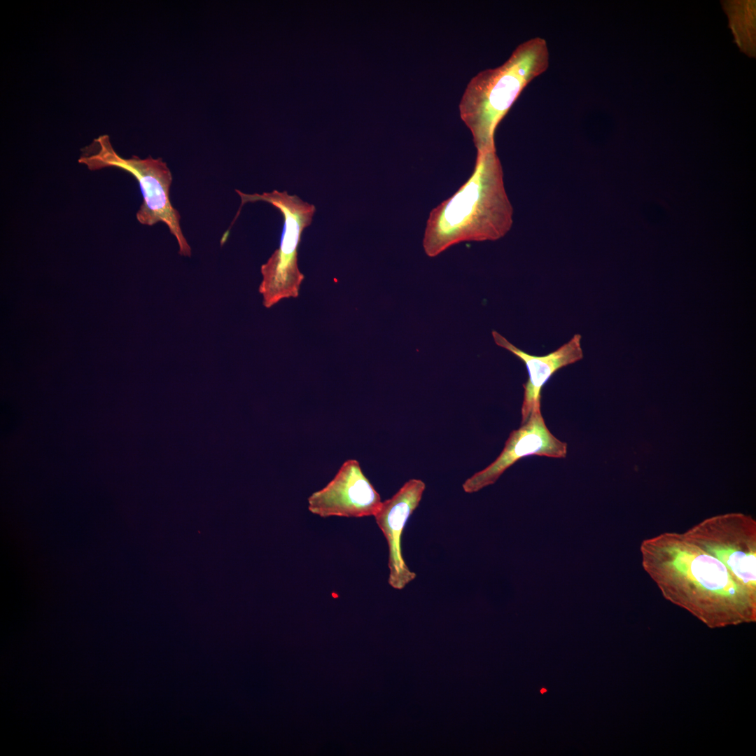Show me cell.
Masks as SVG:
<instances>
[{
    "label": "cell",
    "instance_id": "6da1fadb",
    "mask_svg": "<svg viewBox=\"0 0 756 756\" xmlns=\"http://www.w3.org/2000/svg\"><path fill=\"white\" fill-rule=\"evenodd\" d=\"M642 566L662 596L710 628L756 621V591L684 533L645 539Z\"/></svg>",
    "mask_w": 756,
    "mask_h": 756
},
{
    "label": "cell",
    "instance_id": "7a4b0ae2",
    "mask_svg": "<svg viewBox=\"0 0 756 756\" xmlns=\"http://www.w3.org/2000/svg\"><path fill=\"white\" fill-rule=\"evenodd\" d=\"M512 224L513 208L496 150L477 152L468 180L430 212L423 248L433 258L461 242L496 241L507 234Z\"/></svg>",
    "mask_w": 756,
    "mask_h": 756
},
{
    "label": "cell",
    "instance_id": "3957f363",
    "mask_svg": "<svg viewBox=\"0 0 756 756\" xmlns=\"http://www.w3.org/2000/svg\"><path fill=\"white\" fill-rule=\"evenodd\" d=\"M543 38L520 43L500 66L479 72L468 83L459 103L461 120L470 131L477 152L496 149V130L524 89L548 68Z\"/></svg>",
    "mask_w": 756,
    "mask_h": 756
},
{
    "label": "cell",
    "instance_id": "277c9868",
    "mask_svg": "<svg viewBox=\"0 0 756 756\" xmlns=\"http://www.w3.org/2000/svg\"><path fill=\"white\" fill-rule=\"evenodd\" d=\"M78 162L90 171L107 167L120 169L132 175L139 183L143 202L136 214L138 222L145 225L164 223L176 238L181 255H191V248L180 225L181 216L170 201L172 174L161 158L134 155L123 158L113 149L108 135H101L82 149Z\"/></svg>",
    "mask_w": 756,
    "mask_h": 756
},
{
    "label": "cell",
    "instance_id": "5b68a950",
    "mask_svg": "<svg viewBox=\"0 0 756 756\" xmlns=\"http://www.w3.org/2000/svg\"><path fill=\"white\" fill-rule=\"evenodd\" d=\"M236 192L241 198L240 209L247 202H265L276 207L284 218L279 246L260 268L259 292L263 305L270 308L283 299L297 298L304 280L298 267V246L304 230L312 222L315 206L287 191L274 190L262 194Z\"/></svg>",
    "mask_w": 756,
    "mask_h": 756
},
{
    "label": "cell",
    "instance_id": "8992f818",
    "mask_svg": "<svg viewBox=\"0 0 756 756\" xmlns=\"http://www.w3.org/2000/svg\"><path fill=\"white\" fill-rule=\"evenodd\" d=\"M685 533L723 563L738 582L756 591V522L752 517L716 515Z\"/></svg>",
    "mask_w": 756,
    "mask_h": 756
},
{
    "label": "cell",
    "instance_id": "52a82bcc",
    "mask_svg": "<svg viewBox=\"0 0 756 756\" xmlns=\"http://www.w3.org/2000/svg\"><path fill=\"white\" fill-rule=\"evenodd\" d=\"M567 444L555 437L547 428L537 402L520 427L512 430L499 456L484 469L463 484L466 493H474L493 484L519 459L529 456L562 458L567 455Z\"/></svg>",
    "mask_w": 756,
    "mask_h": 756
},
{
    "label": "cell",
    "instance_id": "ba28073f",
    "mask_svg": "<svg viewBox=\"0 0 756 756\" xmlns=\"http://www.w3.org/2000/svg\"><path fill=\"white\" fill-rule=\"evenodd\" d=\"M307 501L309 510L321 517L374 516L382 503L355 459L346 461L333 479Z\"/></svg>",
    "mask_w": 756,
    "mask_h": 756
},
{
    "label": "cell",
    "instance_id": "9c48e42d",
    "mask_svg": "<svg viewBox=\"0 0 756 756\" xmlns=\"http://www.w3.org/2000/svg\"><path fill=\"white\" fill-rule=\"evenodd\" d=\"M426 485L421 479H412L389 499L382 503L374 515L388 546V584L402 589L416 578L405 562L402 554V531L410 515L418 507Z\"/></svg>",
    "mask_w": 756,
    "mask_h": 756
},
{
    "label": "cell",
    "instance_id": "30bf717a",
    "mask_svg": "<svg viewBox=\"0 0 756 756\" xmlns=\"http://www.w3.org/2000/svg\"><path fill=\"white\" fill-rule=\"evenodd\" d=\"M494 342L524 362L528 379L523 384L524 396L521 408L522 424L530 415L533 406L540 402L541 391L552 376L560 369L573 364L583 358L582 336L574 335L556 350L543 356L531 355L517 348L496 330L492 331Z\"/></svg>",
    "mask_w": 756,
    "mask_h": 756
}]
</instances>
